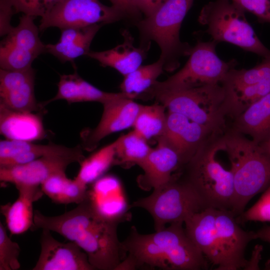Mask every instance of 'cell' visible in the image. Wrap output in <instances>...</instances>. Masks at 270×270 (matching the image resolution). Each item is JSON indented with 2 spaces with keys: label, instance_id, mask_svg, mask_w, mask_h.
<instances>
[{
  "label": "cell",
  "instance_id": "cb8c5ba5",
  "mask_svg": "<svg viewBox=\"0 0 270 270\" xmlns=\"http://www.w3.org/2000/svg\"><path fill=\"white\" fill-rule=\"evenodd\" d=\"M122 34V44L108 50L90 51L87 56L102 66L112 68L125 76L142 66L149 48L134 46V38L127 30H123Z\"/></svg>",
  "mask_w": 270,
  "mask_h": 270
},
{
  "label": "cell",
  "instance_id": "4316f807",
  "mask_svg": "<svg viewBox=\"0 0 270 270\" xmlns=\"http://www.w3.org/2000/svg\"><path fill=\"white\" fill-rule=\"evenodd\" d=\"M44 194L53 202L68 204H80L88 196V186L82 185L74 179L68 178L64 172L54 174L40 186Z\"/></svg>",
  "mask_w": 270,
  "mask_h": 270
},
{
  "label": "cell",
  "instance_id": "7402d4cb",
  "mask_svg": "<svg viewBox=\"0 0 270 270\" xmlns=\"http://www.w3.org/2000/svg\"><path fill=\"white\" fill-rule=\"evenodd\" d=\"M103 25L95 24L61 29L58 42L46 44V52L53 55L62 62H70L76 68L75 60L82 56H87L90 51L92 40Z\"/></svg>",
  "mask_w": 270,
  "mask_h": 270
},
{
  "label": "cell",
  "instance_id": "d6986e66",
  "mask_svg": "<svg viewBox=\"0 0 270 270\" xmlns=\"http://www.w3.org/2000/svg\"><path fill=\"white\" fill-rule=\"evenodd\" d=\"M87 199L93 209L106 218L120 223L130 220V208L122 186L114 176H102L93 182Z\"/></svg>",
  "mask_w": 270,
  "mask_h": 270
},
{
  "label": "cell",
  "instance_id": "5b68a950",
  "mask_svg": "<svg viewBox=\"0 0 270 270\" xmlns=\"http://www.w3.org/2000/svg\"><path fill=\"white\" fill-rule=\"evenodd\" d=\"M223 134L212 136L178 172L198 192L208 208L231 210L234 186L232 172L216 160L224 150Z\"/></svg>",
  "mask_w": 270,
  "mask_h": 270
},
{
  "label": "cell",
  "instance_id": "ab89813d",
  "mask_svg": "<svg viewBox=\"0 0 270 270\" xmlns=\"http://www.w3.org/2000/svg\"><path fill=\"white\" fill-rule=\"evenodd\" d=\"M256 238L270 244V226L264 225L255 232Z\"/></svg>",
  "mask_w": 270,
  "mask_h": 270
},
{
  "label": "cell",
  "instance_id": "74e56055",
  "mask_svg": "<svg viewBox=\"0 0 270 270\" xmlns=\"http://www.w3.org/2000/svg\"><path fill=\"white\" fill-rule=\"evenodd\" d=\"M112 6L122 12L126 18H134L138 20L140 16L136 0H108Z\"/></svg>",
  "mask_w": 270,
  "mask_h": 270
},
{
  "label": "cell",
  "instance_id": "2e32d148",
  "mask_svg": "<svg viewBox=\"0 0 270 270\" xmlns=\"http://www.w3.org/2000/svg\"><path fill=\"white\" fill-rule=\"evenodd\" d=\"M36 71L32 67L18 70H0V104L11 110L38 112L44 107L34 94Z\"/></svg>",
  "mask_w": 270,
  "mask_h": 270
},
{
  "label": "cell",
  "instance_id": "52a82bcc",
  "mask_svg": "<svg viewBox=\"0 0 270 270\" xmlns=\"http://www.w3.org/2000/svg\"><path fill=\"white\" fill-rule=\"evenodd\" d=\"M245 12L231 0H214L202 6L198 21L217 43L228 42L263 58L270 57V50L257 36Z\"/></svg>",
  "mask_w": 270,
  "mask_h": 270
},
{
  "label": "cell",
  "instance_id": "7a4b0ae2",
  "mask_svg": "<svg viewBox=\"0 0 270 270\" xmlns=\"http://www.w3.org/2000/svg\"><path fill=\"white\" fill-rule=\"evenodd\" d=\"M182 222L148 234L132 226L122 242L125 257L116 270L158 268L165 270L208 268V261L188 235Z\"/></svg>",
  "mask_w": 270,
  "mask_h": 270
},
{
  "label": "cell",
  "instance_id": "3957f363",
  "mask_svg": "<svg viewBox=\"0 0 270 270\" xmlns=\"http://www.w3.org/2000/svg\"><path fill=\"white\" fill-rule=\"evenodd\" d=\"M184 224L188 236L216 270H251L244 254L248 243L256 240L255 232L242 228L230 211L208 208Z\"/></svg>",
  "mask_w": 270,
  "mask_h": 270
},
{
  "label": "cell",
  "instance_id": "f1b7e54d",
  "mask_svg": "<svg viewBox=\"0 0 270 270\" xmlns=\"http://www.w3.org/2000/svg\"><path fill=\"white\" fill-rule=\"evenodd\" d=\"M164 60L160 58L156 62L140 66L136 70L124 76L120 84L122 92L133 99L144 94L157 81L158 78L164 70Z\"/></svg>",
  "mask_w": 270,
  "mask_h": 270
},
{
  "label": "cell",
  "instance_id": "9a60e30c",
  "mask_svg": "<svg viewBox=\"0 0 270 270\" xmlns=\"http://www.w3.org/2000/svg\"><path fill=\"white\" fill-rule=\"evenodd\" d=\"M40 252L32 270H94L86 254L75 242H62L42 229Z\"/></svg>",
  "mask_w": 270,
  "mask_h": 270
},
{
  "label": "cell",
  "instance_id": "4dcf8cb0",
  "mask_svg": "<svg viewBox=\"0 0 270 270\" xmlns=\"http://www.w3.org/2000/svg\"><path fill=\"white\" fill-rule=\"evenodd\" d=\"M270 82V57L250 69H231L221 83L224 90Z\"/></svg>",
  "mask_w": 270,
  "mask_h": 270
},
{
  "label": "cell",
  "instance_id": "5bb4252c",
  "mask_svg": "<svg viewBox=\"0 0 270 270\" xmlns=\"http://www.w3.org/2000/svg\"><path fill=\"white\" fill-rule=\"evenodd\" d=\"M104 110L97 126L82 134L83 147L91 150L106 136L133 126L142 104L128 95L114 98L103 104Z\"/></svg>",
  "mask_w": 270,
  "mask_h": 270
},
{
  "label": "cell",
  "instance_id": "f546056e",
  "mask_svg": "<svg viewBox=\"0 0 270 270\" xmlns=\"http://www.w3.org/2000/svg\"><path fill=\"white\" fill-rule=\"evenodd\" d=\"M115 142V164H136L140 166L152 150L147 140L134 130Z\"/></svg>",
  "mask_w": 270,
  "mask_h": 270
},
{
  "label": "cell",
  "instance_id": "8fae6325",
  "mask_svg": "<svg viewBox=\"0 0 270 270\" xmlns=\"http://www.w3.org/2000/svg\"><path fill=\"white\" fill-rule=\"evenodd\" d=\"M126 18L114 6H108L100 0H62L46 16L38 26L42 32L48 28L60 30L95 24H106Z\"/></svg>",
  "mask_w": 270,
  "mask_h": 270
},
{
  "label": "cell",
  "instance_id": "e0dca14e",
  "mask_svg": "<svg viewBox=\"0 0 270 270\" xmlns=\"http://www.w3.org/2000/svg\"><path fill=\"white\" fill-rule=\"evenodd\" d=\"M158 144L140 166L144 174L138 179L139 186L146 190L156 188L169 182L174 172L180 171L186 163L180 154L163 136Z\"/></svg>",
  "mask_w": 270,
  "mask_h": 270
},
{
  "label": "cell",
  "instance_id": "ba28073f",
  "mask_svg": "<svg viewBox=\"0 0 270 270\" xmlns=\"http://www.w3.org/2000/svg\"><path fill=\"white\" fill-rule=\"evenodd\" d=\"M218 43L212 40L198 41L192 47L189 58L179 71L163 82L156 81L144 94L152 96L160 92H173L220 84L235 68V59L226 62L216 52Z\"/></svg>",
  "mask_w": 270,
  "mask_h": 270
},
{
  "label": "cell",
  "instance_id": "836d02e7",
  "mask_svg": "<svg viewBox=\"0 0 270 270\" xmlns=\"http://www.w3.org/2000/svg\"><path fill=\"white\" fill-rule=\"evenodd\" d=\"M240 225L248 222H270V186L249 209L236 217Z\"/></svg>",
  "mask_w": 270,
  "mask_h": 270
},
{
  "label": "cell",
  "instance_id": "9c48e42d",
  "mask_svg": "<svg viewBox=\"0 0 270 270\" xmlns=\"http://www.w3.org/2000/svg\"><path fill=\"white\" fill-rule=\"evenodd\" d=\"M133 207L144 208L151 214L156 231L164 229L168 223H184L193 214L208 208L178 172L169 182L154 188L149 196L140 198L130 206V208Z\"/></svg>",
  "mask_w": 270,
  "mask_h": 270
},
{
  "label": "cell",
  "instance_id": "d6a6232c",
  "mask_svg": "<svg viewBox=\"0 0 270 270\" xmlns=\"http://www.w3.org/2000/svg\"><path fill=\"white\" fill-rule=\"evenodd\" d=\"M6 228L0 222V270H17L20 267L19 244L8 235Z\"/></svg>",
  "mask_w": 270,
  "mask_h": 270
},
{
  "label": "cell",
  "instance_id": "30bf717a",
  "mask_svg": "<svg viewBox=\"0 0 270 270\" xmlns=\"http://www.w3.org/2000/svg\"><path fill=\"white\" fill-rule=\"evenodd\" d=\"M152 96L160 102L168 112L184 115L215 134H224L227 130L224 92L221 84L158 92Z\"/></svg>",
  "mask_w": 270,
  "mask_h": 270
},
{
  "label": "cell",
  "instance_id": "ac0fdd59",
  "mask_svg": "<svg viewBox=\"0 0 270 270\" xmlns=\"http://www.w3.org/2000/svg\"><path fill=\"white\" fill-rule=\"evenodd\" d=\"M214 134H220L213 132L206 126L181 114L170 112L166 114V128L162 136L180 154L186 164Z\"/></svg>",
  "mask_w": 270,
  "mask_h": 270
},
{
  "label": "cell",
  "instance_id": "e575fe53",
  "mask_svg": "<svg viewBox=\"0 0 270 270\" xmlns=\"http://www.w3.org/2000/svg\"><path fill=\"white\" fill-rule=\"evenodd\" d=\"M15 13L41 18L47 15L62 0H8Z\"/></svg>",
  "mask_w": 270,
  "mask_h": 270
},
{
  "label": "cell",
  "instance_id": "d4e9b609",
  "mask_svg": "<svg viewBox=\"0 0 270 270\" xmlns=\"http://www.w3.org/2000/svg\"><path fill=\"white\" fill-rule=\"evenodd\" d=\"M126 94L122 92H108L98 89L80 77L76 68L72 74L60 75L56 96L42 104L44 106L52 102L60 100H66L70 104L86 102H97L103 104L110 100Z\"/></svg>",
  "mask_w": 270,
  "mask_h": 270
},
{
  "label": "cell",
  "instance_id": "4fadbf2b",
  "mask_svg": "<svg viewBox=\"0 0 270 270\" xmlns=\"http://www.w3.org/2000/svg\"><path fill=\"white\" fill-rule=\"evenodd\" d=\"M83 154L44 156L23 164L0 167V180L18 186H40L50 176L64 172L67 167L74 162L80 163L84 158Z\"/></svg>",
  "mask_w": 270,
  "mask_h": 270
},
{
  "label": "cell",
  "instance_id": "277c9868",
  "mask_svg": "<svg viewBox=\"0 0 270 270\" xmlns=\"http://www.w3.org/2000/svg\"><path fill=\"white\" fill-rule=\"evenodd\" d=\"M231 163L234 192L230 212L236 216L244 211L256 194L270 186V154L241 134L227 129L223 134Z\"/></svg>",
  "mask_w": 270,
  "mask_h": 270
},
{
  "label": "cell",
  "instance_id": "8d00e7d4",
  "mask_svg": "<svg viewBox=\"0 0 270 270\" xmlns=\"http://www.w3.org/2000/svg\"><path fill=\"white\" fill-rule=\"evenodd\" d=\"M15 13L14 10L8 0H0V35L8 34L14 26L11 24V19Z\"/></svg>",
  "mask_w": 270,
  "mask_h": 270
},
{
  "label": "cell",
  "instance_id": "60d3db41",
  "mask_svg": "<svg viewBox=\"0 0 270 270\" xmlns=\"http://www.w3.org/2000/svg\"><path fill=\"white\" fill-rule=\"evenodd\" d=\"M258 144L264 152L270 154V136L264 142Z\"/></svg>",
  "mask_w": 270,
  "mask_h": 270
},
{
  "label": "cell",
  "instance_id": "44dd1931",
  "mask_svg": "<svg viewBox=\"0 0 270 270\" xmlns=\"http://www.w3.org/2000/svg\"><path fill=\"white\" fill-rule=\"evenodd\" d=\"M0 132L6 139L34 142L46 136L42 115L18 112L0 104Z\"/></svg>",
  "mask_w": 270,
  "mask_h": 270
},
{
  "label": "cell",
  "instance_id": "6da1fadb",
  "mask_svg": "<svg viewBox=\"0 0 270 270\" xmlns=\"http://www.w3.org/2000/svg\"><path fill=\"white\" fill-rule=\"evenodd\" d=\"M120 222L98 214L86 198L74 209L56 216L34 210L32 230L47 228L77 244L95 270H116L124 258L117 236Z\"/></svg>",
  "mask_w": 270,
  "mask_h": 270
},
{
  "label": "cell",
  "instance_id": "83f0119b",
  "mask_svg": "<svg viewBox=\"0 0 270 270\" xmlns=\"http://www.w3.org/2000/svg\"><path fill=\"white\" fill-rule=\"evenodd\" d=\"M116 164V142L110 144L80 163V168L74 179L80 184L88 186L103 176L113 164Z\"/></svg>",
  "mask_w": 270,
  "mask_h": 270
},
{
  "label": "cell",
  "instance_id": "7c38bea8",
  "mask_svg": "<svg viewBox=\"0 0 270 270\" xmlns=\"http://www.w3.org/2000/svg\"><path fill=\"white\" fill-rule=\"evenodd\" d=\"M34 17L23 14L18 24L0 42V66L6 70H23L32 67L34 60L46 52Z\"/></svg>",
  "mask_w": 270,
  "mask_h": 270
},
{
  "label": "cell",
  "instance_id": "ffe728a7",
  "mask_svg": "<svg viewBox=\"0 0 270 270\" xmlns=\"http://www.w3.org/2000/svg\"><path fill=\"white\" fill-rule=\"evenodd\" d=\"M81 154L82 147L80 146L70 148L52 143L40 144L6 139L0 142V167L23 164L50 155Z\"/></svg>",
  "mask_w": 270,
  "mask_h": 270
},
{
  "label": "cell",
  "instance_id": "d590c367",
  "mask_svg": "<svg viewBox=\"0 0 270 270\" xmlns=\"http://www.w3.org/2000/svg\"><path fill=\"white\" fill-rule=\"evenodd\" d=\"M245 12L256 16L260 22L270 24V0H231Z\"/></svg>",
  "mask_w": 270,
  "mask_h": 270
},
{
  "label": "cell",
  "instance_id": "603a6c76",
  "mask_svg": "<svg viewBox=\"0 0 270 270\" xmlns=\"http://www.w3.org/2000/svg\"><path fill=\"white\" fill-rule=\"evenodd\" d=\"M18 197L13 203L0 206L6 228L11 234H20L34 224L33 204L44 194L40 186H18Z\"/></svg>",
  "mask_w": 270,
  "mask_h": 270
},
{
  "label": "cell",
  "instance_id": "f35d334b",
  "mask_svg": "<svg viewBox=\"0 0 270 270\" xmlns=\"http://www.w3.org/2000/svg\"><path fill=\"white\" fill-rule=\"evenodd\" d=\"M167 0H136L138 8L146 17L152 14Z\"/></svg>",
  "mask_w": 270,
  "mask_h": 270
},
{
  "label": "cell",
  "instance_id": "1f68e13d",
  "mask_svg": "<svg viewBox=\"0 0 270 270\" xmlns=\"http://www.w3.org/2000/svg\"><path fill=\"white\" fill-rule=\"evenodd\" d=\"M165 106L161 104L142 105L133 127L147 140L162 136L166 125Z\"/></svg>",
  "mask_w": 270,
  "mask_h": 270
},
{
  "label": "cell",
  "instance_id": "8992f818",
  "mask_svg": "<svg viewBox=\"0 0 270 270\" xmlns=\"http://www.w3.org/2000/svg\"><path fill=\"white\" fill-rule=\"evenodd\" d=\"M194 0H167L152 14L137 22L141 46L150 48L154 41L160 50L164 70L172 71L182 57L189 56L192 46L180 39V30Z\"/></svg>",
  "mask_w": 270,
  "mask_h": 270
},
{
  "label": "cell",
  "instance_id": "484cf974",
  "mask_svg": "<svg viewBox=\"0 0 270 270\" xmlns=\"http://www.w3.org/2000/svg\"><path fill=\"white\" fill-rule=\"evenodd\" d=\"M230 130L248 135L258 144L270 136V92L233 120Z\"/></svg>",
  "mask_w": 270,
  "mask_h": 270
}]
</instances>
